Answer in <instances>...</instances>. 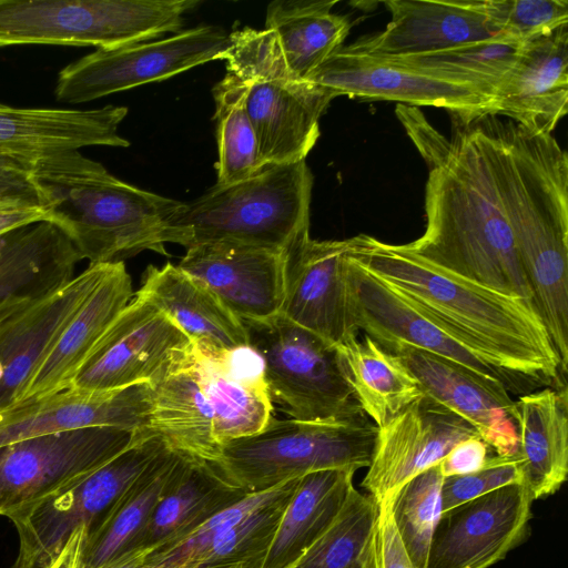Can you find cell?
<instances>
[{
  "label": "cell",
  "instance_id": "cell-1",
  "mask_svg": "<svg viewBox=\"0 0 568 568\" xmlns=\"http://www.w3.org/2000/svg\"><path fill=\"white\" fill-rule=\"evenodd\" d=\"M349 256L504 373L519 395L565 388L560 363L532 304L442 270L402 245L353 236Z\"/></svg>",
  "mask_w": 568,
  "mask_h": 568
},
{
  "label": "cell",
  "instance_id": "cell-2",
  "mask_svg": "<svg viewBox=\"0 0 568 568\" xmlns=\"http://www.w3.org/2000/svg\"><path fill=\"white\" fill-rule=\"evenodd\" d=\"M496 190L541 318L568 361V156L549 133L481 118Z\"/></svg>",
  "mask_w": 568,
  "mask_h": 568
},
{
  "label": "cell",
  "instance_id": "cell-3",
  "mask_svg": "<svg viewBox=\"0 0 568 568\" xmlns=\"http://www.w3.org/2000/svg\"><path fill=\"white\" fill-rule=\"evenodd\" d=\"M428 165L426 229L402 247L442 270L532 304L496 190L481 119L459 124Z\"/></svg>",
  "mask_w": 568,
  "mask_h": 568
},
{
  "label": "cell",
  "instance_id": "cell-4",
  "mask_svg": "<svg viewBox=\"0 0 568 568\" xmlns=\"http://www.w3.org/2000/svg\"><path fill=\"white\" fill-rule=\"evenodd\" d=\"M48 215L90 264L115 263L150 250L166 255L164 233L182 202L128 184L79 150L29 165Z\"/></svg>",
  "mask_w": 568,
  "mask_h": 568
},
{
  "label": "cell",
  "instance_id": "cell-5",
  "mask_svg": "<svg viewBox=\"0 0 568 568\" xmlns=\"http://www.w3.org/2000/svg\"><path fill=\"white\" fill-rule=\"evenodd\" d=\"M313 175L306 161L271 164L231 184H215L180 205L164 241L189 248L230 242L286 251L310 234Z\"/></svg>",
  "mask_w": 568,
  "mask_h": 568
},
{
  "label": "cell",
  "instance_id": "cell-6",
  "mask_svg": "<svg viewBox=\"0 0 568 568\" xmlns=\"http://www.w3.org/2000/svg\"><path fill=\"white\" fill-rule=\"evenodd\" d=\"M229 38L221 60L247 87L260 165L304 161L320 136L322 114L338 95L295 74L272 31L245 27Z\"/></svg>",
  "mask_w": 568,
  "mask_h": 568
},
{
  "label": "cell",
  "instance_id": "cell-7",
  "mask_svg": "<svg viewBox=\"0 0 568 568\" xmlns=\"http://www.w3.org/2000/svg\"><path fill=\"white\" fill-rule=\"evenodd\" d=\"M376 435L377 426L366 415L323 420L271 418L257 434L223 444L211 465L231 486L253 494L314 471L367 468Z\"/></svg>",
  "mask_w": 568,
  "mask_h": 568
},
{
  "label": "cell",
  "instance_id": "cell-8",
  "mask_svg": "<svg viewBox=\"0 0 568 568\" xmlns=\"http://www.w3.org/2000/svg\"><path fill=\"white\" fill-rule=\"evenodd\" d=\"M197 0H0V48L110 49L178 33Z\"/></svg>",
  "mask_w": 568,
  "mask_h": 568
},
{
  "label": "cell",
  "instance_id": "cell-9",
  "mask_svg": "<svg viewBox=\"0 0 568 568\" xmlns=\"http://www.w3.org/2000/svg\"><path fill=\"white\" fill-rule=\"evenodd\" d=\"M242 322L248 348L261 359L272 402L293 419L365 415L348 383L337 346L281 313Z\"/></svg>",
  "mask_w": 568,
  "mask_h": 568
},
{
  "label": "cell",
  "instance_id": "cell-10",
  "mask_svg": "<svg viewBox=\"0 0 568 568\" xmlns=\"http://www.w3.org/2000/svg\"><path fill=\"white\" fill-rule=\"evenodd\" d=\"M166 447L159 435L141 434L82 480L8 516L19 537L11 568H47L72 532L82 526L92 531Z\"/></svg>",
  "mask_w": 568,
  "mask_h": 568
},
{
  "label": "cell",
  "instance_id": "cell-11",
  "mask_svg": "<svg viewBox=\"0 0 568 568\" xmlns=\"http://www.w3.org/2000/svg\"><path fill=\"white\" fill-rule=\"evenodd\" d=\"M229 40L217 27L199 26L160 40L97 49L60 70L54 97L63 103L79 104L162 81L221 60Z\"/></svg>",
  "mask_w": 568,
  "mask_h": 568
},
{
  "label": "cell",
  "instance_id": "cell-12",
  "mask_svg": "<svg viewBox=\"0 0 568 568\" xmlns=\"http://www.w3.org/2000/svg\"><path fill=\"white\" fill-rule=\"evenodd\" d=\"M143 433L90 427L0 446V516L8 517L82 480Z\"/></svg>",
  "mask_w": 568,
  "mask_h": 568
},
{
  "label": "cell",
  "instance_id": "cell-13",
  "mask_svg": "<svg viewBox=\"0 0 568 568\" xmlns=\"http://www.w3.org/2000/svg\"><path fill=\"white\" fill-rule=\"evenodd\" d=\"M193 348V342L164 312L134 294L70 386L110 392L141 383L154 384L186 361Z\"/></svg>",
  "mask_w": 568,
  "mask_h": 568
},
{
  "label": "cell",
  "instance_id": "cell-14",
  "mask_svg": "<svg viewBox=\"0 0 568 568\" xmlns=\"http://www.w3.org/2000/svg\"><path fill=\"white\" fill-rule=\"evenodd\" d=\"M307 80L331 89L338 97L443 108L453 113L459 124L490 115L494 103V92L488 88L346 47L333 53Z\"/></svg>",
  "mask_w": 568,
  "mask_h": 568
},
{
  "label": "cell",
  "instance_id": "cell-15",
  "mask_svg": "<svg viewBox=\"0 0 568 568\" xmlns=\"http://www.w3.org/2000/svg\"><path fill=\"white\" fill-rule=\"evenodd\" d=\"M351 251V250H349ZM348 301L353 321L385 351L406 345L455 362L479 376L517 393L511 381L428 316L396 288L349 256L346 261Z\"/></svg>",
  "mask_w": 568,
  "mask_h": 568
},
{
  "label": "cell",
  "instance_id": "cell-16",
  "mask_svg": "<svg viewBox=\"0 0 568 568\" xmlns=\"http://www.w3.org/2000/svg\"><path fill=\"white\" fill-rule=\"evenodd\" d=\"M532 497L523 484L500 487L443 513L426 568H489L526 538Z\"/></svg>",
  "mask_w": 568,
  "mask_h": 568
},
{
  "label": "cell",
  "instance_id": "cell-17",
  "mask_svg": "<svg viewBox=\"0 0 568 568\" xmlns=\"http://www.w3.org/2000/svg\"><path fill=\"white\" fill-rule=\"evenodd\" d=\"M479 437L467 422L423 395L377 427L362 481L379 506L407 480L437 465L458 443Z\"/></svg>",
  "mask_w": 568,
  "mask_h": 568
},
{
  "label": "cell",
  "instance_id": "cell-18",
  "mask_svg": "<svg viewBox=\"0 0 568 568\" xmlns=\"http://www.w3.org/2000/svg\"><path fill=\"white\" fill-rule=\"evenodd\" d=\"M346 240L317 241L310 234L286 250L281 314L337 346L357 337L348 301Z\"/></svg>",
  "mask_w": 568,
  "mask_h": 568
},
{
  "label": "cell",
  "instance_id": "cell-19",
  "mask_svg": "<svg viewBox=\"0 0 568 568\" xmlns=\"http://www.w3.org/2000/svg\"><path fill=\"white\" fill-rule=\"evenodd\" d=\"M110 264H89L57 291L0 317V410L23 399L36 371Z\"/></svg>",
  "mask_w": 568,
  "mask_h": 568
},
{
  "label": "cell",
  "instance_id": "cell-20",
  "mask_svg": "<svg viewBox=\"0 0 568 568\" xmlns=\"http://www.w3.org/2000/svg\"><path fill=\"white\" fill-rule=\"evenodd\" d=\"M153 388L141 383L110 392L67 387L0 410V446L90 427L148 430Z\"/></svg>",
  "mask_w": 568,
  "mask_h": 568
},
{
  "label": "cell",
  "instance_id": "cell-21",
  "mask_svg": "<svg viewBox=\"0 0 568 568\" xmlns=\"http://www.w3.org/2000/svg\"><path fill=\"white\" fill-rule=\"evenodd\" d=\"M384 4L390 13L386 28L359 38L346 45L347 49L379 57L407 58L471 43L513 40L489 19L484 0H389Z\"/></svg>",
  "mask_w": 568,
  "mask_h": 568
},
{
  "label": "cell",
  "instance_id": "cell-22",
  "mask_svg": "<svg viewBox=\"0 0 568 568\" xmlns=\"http://www.w3.org/2000/svg\"><path fill=\"white\" fill-rule=\"evenodd\" d=\"M417 379L423 395L475 428L499 456L518 453V435L508 389L447 358L406 345L389 348Z\"/></svg>",
  "mask_w": 568,
  "mask_h": 568
},
{
  "label": "cell",
  "instance_id": "cell-23",
  "mask_svg": "<svg viewBox=\"0 0 568 568\" xmlns=\"http://www.w3.org/2000/svg\"><path fill=\"white\" fill-rule=\"evenodd\" d=\"M286 251L230 242L186 248L178 266L206 285L241 321L281 313Z\"/></svg>",
  "mask_w": 568,
  "mask_h": 568
},
{
  "label": "cell",
  "instance_id": "cell-24",
  "mask_svg": "<svg viewBox=\"0 0 568 568\" xmlns=\"http://www.w3.org/2000/svg\"><path fill=\"white\" fill-rule=\"evenodd\" d=\"M568 24L525 41L508 73L494 92L490 115H506L514 123L549 133L567 114Z\"/></svg>",
  "mask_w": 568,
  "mask_h": 568
},
{
  "label": "cell",
  "instance_id": "cell-25",
  "mask_svg": "<svg viewBox=\"0 0 568 568\" xmlns=\"http://www.w3.org/2000/svg\"><path fill=\"white\" fill-rule=\"evenodd\" d=\"M125 106L100 109L17 108L0 103V151L30 165L50 153L103 145L125 148L119 125Z\"/></svg>",
  "mask_w": 568,
  "mask_h": 568
},
{
  "label": "cell",
  "instance_id": "cell-26",
  "mask_svg": "<svg viewBox=\"0 0 568 568\" xmlns=\"http://www.w3.org/2000/svg\"><path fill=\"white\" fill-rule=\"evenodd\" d=\"M81 260L69 236L48 220L0 235V316L67 284Z\"/></svg>",
  "mask_w": 568,
  "mask_h": 568
},
{
  "label": "cell",
  "instance_id": "cell-27",
  "mask_svg": "<svg viewBox=\"0 0 568 568\" xmlns=\"http://www.w3.org/2000/svg\"><path fill=\"white\" fill-rule=\"evenodd\" d=\"M135 293L164 312L196 346L222 352L248 348L243 322L201 281L166 263L148 266Z\"/></svg>",
  "mask_w": 568,
  "mask_h": 568
},
{
  "label": "cell",
  "instance_id": "cell-28",
  "mask_svg": "<svg viewBox=\"0 0 568 568\" xmlns=\"http://www.w3.org/2000/svg\"><path fill=\"white\" fill-rule=\"evenodd\" d=\"M133 296L123 262L111 263L32 376L22 400L70 387L75 374Z\"/></svg>",
  "mask_w": 568,
  "mask_h": 568
},
{
  "label": "cell",
  "instance_id": "cell-29",
  "mask_svg": "<svg viewBox=\"0 0 568 568\" xmlns=\"http://www.w3.org/2000/svg\"><path fill=\"white\" fill-rule=\"evenodd\" d=\"M236 352L196 345L193 349L200 386L212 412L213 437L220 447L257 434L272 418L273 404L262 368L236 367Z\"/></svg>",
  "mask_w": 568,
  "mask_h": 568
},
{
  "label": "cell",
  "instance_id": "cell-30",
  "mask_svg": "<svg viewBox=\"0 0 568 568\" xmlns=\"http://www.w3.org/2000/svg\"><path fill=\"white\" fill-rule=\"evenodd\" d=\"M523 485L532 499L556 493L568 475L567 388L545 387L514 403Z\"/></svg>",
  "mask_w": 568,
  "mask_h": 568
},
{
  "label": "cell",
  "instance_id": "cell-31",
  "mask_svg": "<svg viewBox=\"0 0 568 568\" xmlns=\"http://www.w3.org/2000/svg\"><path fill=\"white\" fill-rule=\"evenodd\" d=\"M245 495L210 463L184 455L133 550H164Z\"/></svg>",
  "mask_w": 568,
  "mask_h": 568
},
{
  "label": "cell",
  "instance_id": "cell-32",
  "mask_svg": "<svg viewBox=\"0 0 568 568\" xmlns=\"http://www.w3.org/2000/svg\"><path fill=\"white\" fill-rule=\"evenodd\" d=\"M354 474L327 469L298 478L261 568H290L303 556L343 509Z\"/></svg>",
  "mask_w": 568,
  "mask_h": 568
},
{
  "label": "cell",
  "instance_id": "cell-33",
  "mask_svg": "<svg viewBox=\"0 0 568 568\" xmlns=\"http://www.w3.org/2000/svg\"><path fill=\"white\" fill-rule=\"evenodd\" d=\"M152 388L148 430L159 435L171 449L213 464L220 446L213 437L212 412L200 386L193 352Z\"/></svg>",
  "mask_w": 568,
  "mask_h": 568
},
{
  "label": "cell",
  "instance_id": "cell-34",
  "mask_svg": "<svg viewBox=\"0 0 568 568\" xmlns=\"http://www.w3.org/2000/svg\"><path fill=\"white\" fill-rule=\"evenodd\" d=\"M184 455L163 449L87 535L82 568H101L132 551Z\"/></svg>",
  "mask_w": 568,
  "mask_h": 568
},
{
  "label": "cell",
  "instance_id": "cell-35",
  "mask_svg": "<svg viewBox=\"0 0 568 568\" xmlns=\"http://www.w3.org/2000/svg\"><path fill=\"white\" fill-rule=\"evenodd\" d=\"M336 1L278 0L268 4L265 29L274 33L290 69L306 79L343 47L352 22L332 12Z\"/></svg>",
  "mask_w": 568,
  "mask_h": 568
},
{
  "label": "cell",
  "instance_id": "cell-36",
  "mask_svg": "<svg viewBox=\"0 0 568 568\" xmlns=\"http://www.w3.org/2000/svg\"><path fill=\"white\" fill-rule=\"evenodd\" d=\"M337 349L362 410L377 427L423 396L406 366L369 336L353 337Z\"/></svg>",
  "mask_w": 568,
  "mask_h": 568
},
{
  "label": "cell",
  "instance_id": "cell-37",
  "mask_svg": "<svg viewBox=\"0 0 568 568\" xmlns=\"http://www.w3.org/2000/svg\"><path fill=\"white\" fill-rule=\"evenodd\" d=\"M379 507L355 488L327 530L290 568H376Z\"/></svg>",
  "mask_w": 568,
  "mask_h": 568
},
{
  "label": "cell",
  "instance_id": "cell-38",
  "mask_svg": "<svg viewBox=\"0 0 568 568\" xmlns=\"http://www.w3.org/2000/svg\"><path fill=\"white\" fill-rule=\"evenodd\" d=\"M246 84L229 72L213 88L217 184L242 181L262 168L257 136L246 110Z\"/></svg>",
  "mask_w": 568,
  "mask_h": 568
},
{
  "label": "cell",
  "instance_id": "cell-39",
  "mask_svg": "<svg viewBox=\"0 0 568 568\" xmlns=\"http://www.w3.org/2000/svg\"><path fill=\"white\" fill-rule=\"evenodd\" d=\"M443 480L437 464L407 480L389 498L394 526L417 568H426L432 538L443 513Z\"/></svg>",
  "mask_w": 568,
  "mask_h": 568
},
{
  "label": "cell",
  "instance_id": "cell-40",
  "mask_svg": "<svg viewBox=\"0 0 568 568\" xmlns=\"http://www.w3.org/2000/svg\"><path fill=\"white\" fill-rule=\"evenodd\" d=\"M293 491L256 509L216 535L202 551L184 562L185 567L261 568Z\"/></svg>",
  "mask_w": 568,
  "mask_h": 568
},
{
  "label": "cell",
  "instance_id": "cell-41",
  "mask_svg": "<svg viewBox=\"0 0 568 568\" xmlns=\"http://www.w3.org/2000/svg\"><path fill=\"white\" fill-rule=\"evenodd\" d=\"M523 43L514 40H493L426 55L394 59L495 92L498 83L515 63Z\"/></svg>",
  "mask_w": 568,
  "mask_h": 568
},
{
  "label": "cell",
  "instance_id": "cell-42",
  "mask_svg": "<svg viewBox=\"0 0 568 568\" xmlns=\"http://www.w3.org/2000/svg\"><path fill=\"white\" fill-rule=\"evenodd\" d=\"M484 8L503 33L520 42L568 24L566 0H484Z\"/></svg>",
  "mask_w": 568,
  "mask_h": 568
},
{
  "label": "cell",
  "instance_id": "cell-43",
  "mask_svg": "<svg viewBox=\"0 0 568 568\" xmlns=\"http://www.w3.org/2000/svg\"><path fill=\"white\" fill-rule=\"evenodd\" d=\"M297 480L298 478H294L271 489L247 494L240 500L211 516L175 545L164 550L149 552L184 565L185 561L202 551L216 535L230 529L256 509L293 491Z\"/></svg>",
  "mask_w": 568,
  "mask_h": 568
},
{
  "label": "cell",
  "instance_id": "cell-44",
  "mask_svg": "<svg viewBox=\"0 0 568 568\" xmlns=\"http://www.w3.org/2000/svg\"><path fill=\"white\" fill-rule=\"evenodd\" d=\"M521 483L523 475L518 453L513 456L494 455L486 466L476 473L444 478L442 511L446 513L500 487Z\"/></svg>",
  "mask_w": 568,
  "mask_h": 568
},
{
  "label": "cell",
  "instance_id": "cell-45",
  "mask_svg": "<svg viewBox=\"0 0 568 568\" xmlns=\"http://www.w3.org/2000/svg\"><path fill=\"white\" fill-rule=\"evenodd\" d=\"M0 209L43 210L29 166L10 156L0 158Z\"/></svg>",
  "mask_w": 568,
  "mask_h": 568
},
{
  "label": "cell",
  "instance_id": "cell-46",
  "mask_svg": "<svg viewBox=\"0 0 568 568\" xmlns=\"http://www.w3.org/2000/svg\"><path fill=\"white\" fill-rule=\"evenodd\" d=\"M376 537V568H417L408 557L394 526L389 499L379 506Z\"/></svg>",
  "mask_w": 568,
  "mask_h": 568
},
{
  "label": "cell",
  "instance_id": "cell-47",
  "mask_svg": "<svg viewBox=\"0 0 568 568\" xmlns=\"http://www.w3.org/2000/svg\"><path fill=\"white\" fill-rule=\"evenodd\" d=\"M495 452L480 437H473L458 443L440 460L439 466L445 477L476 473L484 468Z\"/></svg>",
  "mask_w": 568,
  "mask_h": 568
},
{
  "label": "cell",
  "instance_id": "cell-48",
  "mask_svg": "<svg viewBox=\"0 0 568 568\" xmlns=\"http://www.w3.org/2000/svg\"><path fill=\"white\" fill-rule=\"evenodd\" d=\"M87 535V527L77 528L47 568H82L81 559Z\"/></svg>",
  "mask_w": 568,
  "mask_h": 568
},
{
  "label": "cell",
  "instance_id": "cell-49",
  "mask_svg": "<svg viewBox=\"0 0 568 568\" xmlns=\"http://www.w3.org/2000/svg\"><path fill=\"white\" fill-rule=\"evenodd\" d=\"M101 568H186L183 564L156 557L148 550H132Z\"/></svg>",
  "mask_w": 568,
  "mask_h": 568
},
{
  "label": "cell",
  "instance_id": "cell-50",
  "mask_svg": "<svg viewBox=\"0 0 568 568\" xmlns=\"http://www.w3.org/2000/svg\"><path fill=\"white\" fill-rule=\"evenodd\" d=\"M48 220L43 210L37 209H4L0 210V235L8 233L17 227Z\"/></svg>",
  "mask_w": 568,
  "mask_h": 568
},
{
  "label": "cell",
  "instance_id": "cell-51",
  "mask_svg": "<svg viewBox=\"0 0 568 568\" xmlns=\"http://www.w3.org/2000/svg\"><path fill=\"white\" fill-rule=\"evenodd\" d=\"M0 210H4V209H0Z\"/></svg>",
  "mask_w": 568,
  "mask_h": 568
}]
</instances>
